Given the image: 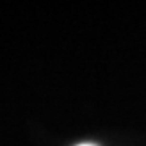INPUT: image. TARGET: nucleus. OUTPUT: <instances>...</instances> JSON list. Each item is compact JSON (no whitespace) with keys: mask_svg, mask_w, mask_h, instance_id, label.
Here are the masks:
<instances>
[{"mask_svg":"<svg viewBox=\"0 0 146 146\" xmlns=\"http://www.w3.org/2000/svg\"><path fill=\"white\" fill-rule=\"evenodd\" d=\"M76 146H96V145H93V143H81V145H76Z\"/></svg>","mask_w":146,"mask_h":146,"instance_id":"obj_1","label":"nucleus"}]
</instances>
